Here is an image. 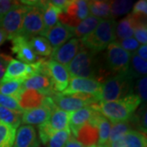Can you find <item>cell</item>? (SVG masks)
<instances>
[{
  "label": "cell",
  "mask_w": 147,
  "mask_h": 147,
  "mask_svg": "<svg viewBox=\"0 0 147 147\" xmlns=\"http://www.w3.org/2000/svg\"><path fill=\"white\" fill-rule=\"evenodd\" d=\"M11 41V52L20 61L26 64H33L38 61V57L32 50L28 38L18 35Z\"/></svg>",
  "instance_id": "cell-14"
},
{
  "label": "cell",
  "mask_w": 147,
  "mask_h": 147,
  "mask_svg": "<svg viewBox=\"0 0 147 147\" xmlns=\"http://www.w3.org/2000/svg\"><path fill=\"white\" fill-rule=\"evenodd\" d=\"M116 23L113 19L101 20L94 31L80 39L81 46L95 54L103 51L115 41Z\"/></svg>",
  "instance_id": "cell-3"
},
{
  "label": "cell",
  "mask_w": 147,
  "mask_h": 147,
  "mask_svg": "<svg viewBox=\"0 0 147 147\" xmlns=\"http://www.w3.org/2000/svg\"><path fill=\"white\" fill-rule=\"evenodd\" d=\"M130 119L123 122L115 123H111V129H110V137L107 144L115 142L118 139L123 137L127 131L131 130V122H130Z\"/></svg>",
  "instance_id": "cell-33"
},
{
  "label": "cell",
  "mask_w": 147,
  "mask_h": 147,
  "mask_svg": "<svg viewBox=\"0 0 147 147\" xmlns=\"http://www.w3.org/2000/svg\"><path fill=\"white\" fill-rule=\"evenodd\" d=\"M21 2L11 1V0H0V20L3 16L7 14L11 9L19 5Z\"/></svg>",
  "instance_id": "cell-42"
},
{
  "label": "cell",
  "mask_w": 147,
  "mask_h": 147,
  "mask_svg": "<svg viewBox=\"0 0 147 147\" xmlns=\"http://www.w3.org/2000/svg\"><path fill=\"white\" fill-rule=\"evenodd\" d=\"M89 147H96V146H89Z\"/></svg>",
  "instance_id": "cell-51"
},
{
  "label": "cell",
  "mask_w": 147,
  "mask_h": 147,
  "mask_svg": "<svg viewBox=\"0 0 147 147\" xmlns=\"http://www.w3.org/2000/svg\"><path fill=\"white\" fill-rule=\"evenodd\" d=\"M90 16L100 20H108L110 18V1L92 0L88 1Z\"/></svg>",
  "instance_id": "cell-26"
},
{
  "label": "cell",
  "mask_w": 147,
  "mask_h": 147,
  "mask_svg": "<svg viewBox=\"0 0 147 147\" xmlns=\"http://www.w3.org/2000/svg\"><path fill=\"white\" fill-rule=\"evenodd\" d=\"M133 5V2L129 0L110 1V18L115 20L116 17L128 13Z\"/></svg>",
  "instance_id": "cell-34"
},
{
  "label": "cell",
  "mask_w": 147,
  "mask_h": 147,
  "mask_svg": "<svg viewBox=\"0 0 147 147\" xmlns=\"http://www.w3.org/2000/svg\"><path fill=\"white\" fill-rule=\"evenodd\" d=\"M16 137V129L0 121V147H12Z\"/></svg>",
  "instance_id": "cell-35"
},
{
  "label": "cell",
  "mask_w": 147,
  "mask_h": 147,
  "mask_svg": "<svg viewBox=\"0 0 147 147\" xmlns=\"http://www.w3.org/2000/svg\"><path fill=\"white\" fill-rule=\"evenodd\" d=\"M40 74L49 77L55 92H63L68 87L70 77L67 69L63 65L53 60L44 61L42 62Z\"/></svg>",
  "instance_id": "cell-11"
},
{
  "label": "cell",
  "mask_w": 147,
  "mask_h": 147,
  "mask_svg": "<svg viewBox=\"0 0 147 147\" xmlns=\"http://www.w3.org/2000/svg\"><path fill=\"white\" fill-rule=\"evenodd\" d=\"M105 67L110 74L127 72L129 68L131 53H127L115 41L106 47Z\"/></svg>",
  "instance_id": "cell-6"
},
{
  "label": "cell",
  "mask_w": 147,
  "mask_h": 147,
  "mask_svg": "<svg viewBox=\"0 0 147 147\" xmlns=\"http://www.w3.org/2000/svg\"><path fill=\"white\" fill-rule=\"evenodd\" d=\"M53 110L46 105L23 111L21 123L25 125H40L47 122Z\"/></svg>",
  "instance_id": "cell-21"
},
{
  "label": "cell",
  "mask_w": 147,
  "mask_h": 147,
  "mask_svg": "<svg viewBox=\"0 0 147 147\" xmlns=\"http://www.w3.org/2000/svg\"><path fill=\"white\" fill-rule=\"evenodd\" d=\"M131 14L139 18L146 19L147 14V1L146 0H140L133 6L132 11Z\"/></svg>",
  "instance_id": "cell-41"
},
{
  "label": "cell",
  "mask_w": 147,
  "mask_h": 147,
  "mask_svg": "<svg viewBox=\"0 0 147 147\" xmlns=\"http://www.w3.org/2000/svg\"><path fill=\"white\" fill-rule=\"evenodd\" d=\"M96 112L97 111L90 105L70 113L69 128L73 137H76L78 131L93 119Z\"/></svg>",
  "instance_id": "cell-16"
},
{
  "label": "cell",
  "mask_w": 147,
  "mask_h": 147,
  "mask_svg": "<svg viewBox=\"0 0 147 147\" xmlns=\"http://www.w3.org/2000/svg\"><path fill=\"white\" fill-rule=\"evenodd\" d=\"M75 138L84 147L96 146L98 142V130L93 123L89 122L79 129Z\"/></svg>",
  "instance_id": "cell-23"
},
{
  "label": "cell",
  "mask_w": 147,
  "mask_h": 147,
  "mask_svg": "<svg viewBox=\"0 0 147 147\" xmlns=\"http://www.w3.org/2000/svg\"><path fill=\"white\" fill-rule=\"evenodd\" d=\"M100 19L92 16H88L84 21H82L77 26L73 29V34L76 38L82 39L88 35H89L91 33L94 31L96 26L100 22Z\"/></svg>",
  "instance_id": "cell-27"
},
{
  "label": "cell",
  "mask_w": 147,
  "mask_h": 147,
  "mask_svg": "<svg viewBox=\"0 0 147 147\" xmlns=\"http://www.w3.org/2000/svg\"><path fill=\"white\" fill-rule=\"evenodd\" d=\"M34 53L41 57H49L52 55L53 49L46 38L42 36L33 37L28 39Z\"/></svg>",
  "instance_id": "cell-28"
},
{
  "label": "cell",
  "mask_w": 147,
  "mask_h": 147,
  "mask_svg": "<svg viewBox=\"0 0 147 147\" xmlns=\"http://www.w3.org/2000/svg\"><path fill=\"white\" fill-rule=\"evenodd\" d=\"M47 1H21V3L29 6V9L23 19L20 34L28 39L33 37L44 36V26L42 21V9Z\"/></svg>",
  "instance_id": "cell-5"
},
{
  "label": "cell",
  "mask_w": 147,
  "mask_h": 147,
  "mask_svg": "<svg viewBox=\"0 0 147 147\" xmlns=\"http://www.w3.org/2000/svg\"><path fill=\"white\" fill-rule=\"evenodd\" d=\"M96 147H107V146H96Z\"/></svg>",
  "instance_id": "cell-50"
},
{
  "label": "cell",
  "mask_w": 147,
  "mask_h": 147,
  "mask_svg": "<svg viewBox=\"0 0 147 147\" xmlns=\"http://www.w3.org/2000/svg\"><path fill=\"white\" fill-rule=\"evenodd\" d=\"M136 54H137L138 57L146 61L147 59V46L146 45H141L140 47H138V49L136 52Z\"/></svg>",
  "instance_id": "cell-47"
},
{
  "label": "cell",
  "mask_w": 147,
  "mask_h": 147,
  "mask_svg": "<svg viewBox=\"0 0 147 147\" xmlns=\"http://www.w3.org/2000/svg\"><path fill=\"white\" fill-rule=\"evenodd\" d=\"M0 105L13 111L23 113V110L21 109L17 100L12 96L0 94Z\"/></svg>",
  "instance_id": "cell-37"
},
{
  "label": "cell",
  "mask_w": 147,
  "mask_h": 147,
  "mask_svg": "<svg viewBox=\"0 0 147 147\" xmlns=\"http://www.w3.org/2000/svg\"><path fill=\"white\" fill-rule=\"evenodd\" d=\"M125 147H147L146 133L137 130H130L122 137Z\"/></svg>",
  "instance_id": "cell-30"
},
{
  "label": "cell",
  "mask_w": 147,
  "mask_h": 147,
  "mask_svg": "<svg viewBox=\"0 0 147 147\" xmlns=\"http://www.w3.org/2000/svg\"><path fill=\"white\" fill-rule=\"evenodd\" d=\"M93 123L98 130V142L97 146H105L108 143L111 129V122L102 115L98 111L96 113L93 119L90 121Z\"/></svg>",
  "instance_id": "cell-24"
},
{
  "label": "cell",
  "mask_w": 147,
  "mask_h": 147,
  "mask_svg": "<svg viewBox=\"0 0 147 147\" xmlns=\"http://www.w3.org/2000/svg\"><path fill=\"white\" fill-rule=\"evenodd\" d=\"M50 2L52 4H53L55 7H57L58 9H60L62 11L66 8V7L68 6L69 2H70V0H53V1H50Z\"/></svg>",
  "instance_id": "cell-45"
},
{
  "label": "cell",
  "mask_w": 147,
  "mask_h": 147,
  "mask_svg": "<svg viewBox=\"0 0 147 147\" xmlns=\"http://www.w3.org/2000/svg\"><path fill=\"white\" fill-rule=\"evenodd\" d=\"M133 121L136 123L137 127H138L139 131H142L143 133H146V107L145 109L140 110L136 116L134 117Z\"/></svg>",
  "instance_id": "cell-40"
},
{
  "label": "cell",
  "mask_w": 147,
  "mask_h": 147,
  "mask_svg": "<svg viewBox=\"0 0 147 147\" xmlns=\"http://www.w3.org/2000/svg\"><path fill=\"white\" fill-rule=\"evenodd\" d=\"M81 50L73 60L66 65L69 77L96 79L100 83L105 81L104 74H110L108 71L99 66L97 54L81 46Z\"/></svg>",
  "instance_id": "cell-1"
},
{
  "label": "cell",
  "mask_w": 147,
  "mask_h": 147,
  "mask_svg": "<svg viewBox=\"0 0 147 147\" xmlns=\"http://www.w3.org/2000/svg\"><path fill=\"white\" fill-rule=\"evenodd\" d=\"M80 48V39H78L76 38H71L62 46L53 51L52 53V60L63 65L64 66L67 65L77 55Z\"/></svg>",
  "instance_id": "cell-13"
},
{
  "label": "cell",
  "mask_w": 147,
  "mask_h": 147,
  "mask_svg": "<svg viewBox=\"0 0 147 147\" xmlns=\"http://www.w3.org/2000/svg\"><path fill=\"white\" fill-rule=\"evenodd\" d=\"M12 147H39L35 128L30 125L20 127L16 132Z\"/></svg>",
  "instance_id": "cell-20"
},
{
  "label": "cell",
  "mask_w": 147,
  "mask_h": 147,
  "mask_svg": "<svg viewBox=\"0 0 147 147\" xmlns=\"http://www.w3.org/2000/svg\"><path fill=\"white\" fill-rule=\"evenodd\" d=\"M123 50L129 53H134L137 52L138 47H140V43L137 42L134 38H128L125 39H122L119 41H115Z\"/></svg>",
  "instance_id": "cell-39"
},
{
  "label": "cell",
  "mask_w": 147,
  "mask_h": 147,
  "mask_svg": "<svg viewBox=\"0 0 147 147\" xmlns=\"http://www.w3.org/2000/svg\"><path fill=\"white\" fill-rule=\"evenodd\" d=\"M47 96L37 91L30 89H23L18 95L16 100L23 111L34 109L44 105Z\"/></svg>",
  "instance_id": "cell-18"
},
{
  "label": "cell",
  "mask_w": 147,
  "mask_h": 147,
  "mask_svg": "<svg viewBox=\"0 0 147 147\" xmlns=\"http://www.w3.org/2000/svg\"><path fill=\"white\" fill-rule=\"evenodd\" d=\"M101 90V83L96 79L85 78H72L69 80L68 87L64 90L63 95H89L98 100ZM99 102V100H98Z\"/></svg>",
  "instance_id": "cell-12"
},
{
  "label": "cell",
  "mask_w": 147,
  "mask_h": 147,
  "mask_svg": "<svg viewBox=\"0 0 147 147\" xmlns=\"http://www.w3.org/2000/svg\"><path fill=\"white\" fill-rule=\"evenodd\" d=\"M128 73L133 79L144 77L147 72V61L138 57L136 53H131L130 63L128 68Z\"/></svg>",
  "instance_id": "cell-29"
},
{
  "label": "cell",
  "mask_w": 147,
  "mask_h": 147,
  "mask_svg": "<svg viewBox=\"0 0 147 147\" xmlns=\"http://www.w3.org/2000/svg\"><path fill=\"white\" fill-rule=\"evenodd\" d=\"M133 78L128 73L116 74L101 84L99 102L112 101L123 99L132 92L131 84Z\"/></svg>",
  "instance_id": "cell-4"
},
{
  "label": "cell",
  "mask_w": 147,
  "mask_h": 147,
  "mask_svg": "<svg viewBox=\"0 0 147 147\" xmlns=\"http://www.w3.org/2000/svg\"><path fill=\"white\" fill-rule=\"evenodd\" d=\"M7 39V36L6 33L0 28V46L3 45V43L5 42Z\"/></svg>",
  "instance_id": "cell-49"
},
{
  "label": "cell",
  "mask_w": 147,
  "mask_h": 147,
  "mask_svg": "<svg viewBox=\"0 0 147 147\" xmlns=\"http://www.w3.org/2000/svg\"><path fill=\"white\" fill-rule=\"evenodd\" d=\"M71 136L69 128L54 132L45 145L47 147H65L68 142L69 138Z\"/></svg>",
  "instance_id": "cell-36"
},
{
  "label": "cell",
  "mask_w": 147,
  "mask_h": 147,
  "mask_svg": "<svg viewBox=\"0 0 147 147\" xmlns=\"http://www.w3.org/2000/svg\"><path fill=\"white\" fill-rule=\"evenodd\" d=\"M106 146H107V147H125L124 145H123V142L122 137L119 138V139H118L115 142H111V143L107 144Z\"/></svg>",
  "instance_id": "cell-48"
},
{
  "label": "cell",
  "mask_w": 147,
  "mask_h": 147,
  "mask_svg": "<svg viewBox=\"0 0 147 147\" xmlns=\"http://www.w3.org/2000/svg\"><path fill=\"white\" fill-rule=\"evenodd\" d=\"M21 115L22 113L11 110L0 105V121L14 129H16L21 125Z\"/></svg>",
  "instance_id": "cell-32"
},
{
  "label": "cell",
  "mask_w": 147,
  "mask_h": 147,
  "mask_svg": "<svg viewBox=\"0 0 147 147\" xmlns=\"http://www.w3.org/2000/svg\"><path fill=\"white\" fill-rule=\"evenodd\" d=\"M144 21H146L145 18H139L133 16L132 14H129L128 16L123 18L118 23H116L115 41L131 38L137 25Z\"/></svg>",
  "instance_id": "cell-19"
},
{
  "label": "cell",
  "mask_w": 147,
  "mask_h": 147,
  "mask_svg": "<svg viewBox=\"0 0 147 147\" xmlns=\"http://www.w3.org/2000/svg\"><path fill=\"white\" fill-rule=\"evenodd\" d=\"M51 98L58 109L69 113L98 103L96 97L89 95H63L55 92L51 96Z\"/></svg>",
  "instance_id": "cell-7"
},
{
  "label": "cell",
  "mask_w": 147,
  "mask_h": 147,
  "mask_svg": "<svg viewBox=\"0 0 147 147\" xmlns=\"http://www.w3.org/2000/svg\"><path fill=\"white\" fill-rule=\"evenodd\" d=\"M69 115L70 113L60 110L57 107L52 111L50 118L46 123L53 132L68 129Z\"/></svg>",
  "instance_id": "cell-22"
},
{
  "label": "cell",
  "mask_w": 147,
  "mask_h": 147,
  "mask_svg": "<svg viewBox=\"0 0 147 147\" xmlns=\"http://www.w3.org/2000/svg\"><path fill=\"white\" fill-rule=\"evenodd\" d=\"M61 12V11L52 4L50 1H47L46 5L42 10V21L45 34L59 22V16Z\"/></svg>",
  "instance_id": "cell-25"
},
{
  "label": "cell",
  "mask_w": 147,
  "mask_h": 147,
  "mask_svg": "<svg viewBox=\"0 0 147 147\" xmlns=\"http://www.w3.org/2000/svg\"><path fill=\"white\" fill-rule=\"evenodd\" d=\"M89 16L88 1L70 0L66 8L61 12L59 21L61 24L73 30L81 21Z\"/></svg>",
  "instance_id": "cell-10"
},
{
  "label": "cell",
  "mask_w": 147,
  "mask_h": 147,
  "mask_svg": "<svg viewBox=\"0 0 147 147\" xmlns=\"http://www.w3.org/2000/svg\"><path fill=\"white\" fill-rule=\"evenodd\" d=\"M29 7L21 2L19 5L11 9L0 20V28L6 33L7 39L12 40L20 34L23 19Z\"/></svg>",
  "instance_id": "cell-8"
},
{
  "label": "cell",
  "mask_w": 147,
  "mask_h": 147,
  "mask_svg": "<svg viewBox=\"0 0 147 147\" xmlns=\"http://www.w3.org/2000/svg\"><path fill=\"white\" fill-rule=\"evenodd\" d=\"M44 60H38L33 64H26L18 60L11 59L8 63L2 80H20L25 81L36 74H40L42 64Z\"/></svg>",
  "instance_id": "cell-9"
},
{
  "label": "cell",
  "mask_w": 147,
  "mask_h": 147,
  "mask_svg": "<svg viewBox=\"0 0 147 147\" xmlns=\"http://www.w3.org/2000/svg\"><path fill=\"white\" fill-rule=\"evenodd\" d=\"M134 38L142 45H146L147 43V26L146 21L141 22L134 30Z\"/></svg>",
  "instance_id": "cell-38"
},
{
  "label": "cell",
  "mask_w": 147,
  "mask_h": 147,
  "mask_svg": "<svg viewBox=\"0 0 147 147\" xmlns=\"http://www.w3.org/2000/svg\"><path fill=\"white\" fill-rule=\"evenodd\" d=\"M65 147H84L80 142L75 138L74 137H73L72 135L69 137V138L68 142L66 143L65 146Z\"/></svg>",
  "instance_id": "cell-46"
},
{
  "label": "cell",
  "mask_w": 147,
  "mask_h": 147,
  "mask_svg": "<svg viewBox=\"0 0 147 147\" xmlns=\"http://www.w3.org/2000/svg\"><path fill=\"white\" fill-rule=\"evenodd\" d=\"M141 102L139 96L131 92L120 100L98 102L91 106L115 123L129 120Z\"/></svg>",
  "instance_id": "cell-2"
},
{
  "label": "cell",
  "mask_w": 147,
  "mask_h": 147,
  "mask_svg": "<svg viewBox=\"0 0 147 147\" xmlns=\"http://www.w3.org/2000/svg\"><path fill=\"white\" fill-rule=\"evenodd\" d=\"M23 81L20 80H1L0 81V94L17 98L23 90Z\"/></svg>",
  "instance_id": "cell-31"
},
{
  "label": "cell",
  "mask_w": 147,
  "mask_h": 147,
  "mask_svg": "<svg viewBox=\"0 0 147 147\" xmlns=\"http://www.w3.org/2000/svg\"><path fill=\"white\" fill-rule=\"evenodd\" d=\"M22 88L23 89L34 90L47 96H51L55 93L51 79L43 74H36L26 79Z\"/></svg>",
  "instance_id": "cell-17"
},
{
  "label": "cell",
  "mask_w": 147,
  "mask_h": 147,
  "mask_svg": "<svg viewBox=\"0 0 147 147\" xmlns=\"http://www.w3.org/2000/svg\"><path fill=\"white\" fill-rule=\"evenodd\" d=\"M146 84H147V78L146 76H144L138 80L137 84V95L139 96L142 101L146 102Z\"/></svg>",
  "instance_id": "cell-43"
},
{
  "label": "cell",
  "mask_w": 147,
  "mask_h": 147,
  "mask_svg": "<svg viewBox=\"0 0 147 147\" xmlns=\"http://www.w3.org/2000/svg\"><path fill=\"white\" fill-rule=\"evenodd\" d=\"M11 59L12 58L10 56L3 54V53H0V81L3 78L7 66Z\"/></svg>",
  "instance_id": "cell-44"
},
{
  "label": "cell",
  "mask_w": 147,
  "mask_h": 147,
  "mask_svg": "<svg viewBox=\"0 0 147 147\" xmlns=\"http://www.w3.org/2000/svg\"><path fill=\"white\" fill-rule=\"evenodd\" d=\"M44 36H46V38L54 51L71 39L74 36L73 30L59 21L55 26L45 34Z\"/></svg>",
  "instance_id": "cell-15"
}]
</instances>
